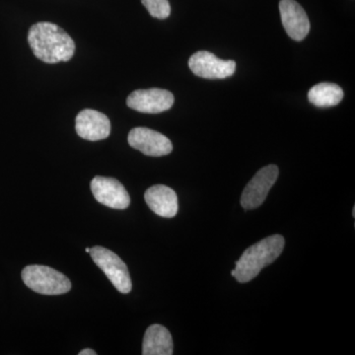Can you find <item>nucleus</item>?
Listing matches in <instances>:
<instances>
[{"mask_svg": "<svg viewBox=\"0 0 355 355\" xmlns=\"http://www.w3.org/2000/svg\"><path fill=\"white\" fill-rule=\"evenodd\" d=\"M28 43L34 53L46 64L69 62L76 53V44L62 28L50 22H40L31 26L28 33Z\"/></svg>", "mask_w": 355, "mask_h": 355, "instance_id": "obj_1", "label": "nucleus"}, {"mask_svg": "<svg viewBox=\"0 0 355 355\" xmlns=\"http://www.w3.org/2000/svg\"><path fill=\"white\" fill-rule=\"evenodd\" d=\"M286 245L284 236L275 234L266 237L245 250L236 261V266L231 275L240 284L251 282L260 275L266 266L272 265L282 254Z\"/></svg>", "mask_w": 355, "mask_h": 355, "instance_id": "obj_2", "label": "nucleus"}, {"mask_svg": "<svg viewBox=\"0 0 355 355\" xmlns=\"http://www.w3.org/2000/svg\"><path fill=\"white\" fill-rule=\"evenodd\" d=\"M26 286L43 295H60L71 289V282L64 273L46 266L31 265L22 270Z\"/></svg>", "mask_w": 355, "mask_h": 355, "instance_id": "obj_3", "label": "nucleus"}, {"mask_svg": "<svg viewBox=\"0 0 355 355\" xmlns=\"http://www.w3.org/2000/svg\"><path fill=\"white\" fill-rule=\"evenodd\" d=\"M93 261L107 275L110 282L121 293L128 294L132 291V284L130 272L125 261L118 254L104 247L90 248Z\"/></svg>", "mask_w": 355, "mask_h": 355, "instance_id": "obj_4", "label": "nucleus"}, {"mask_svg": "<svg viewBox=\"0 0 355 355\" xmlns=\"http://www.w3.org/2000/svg\"><path fill=\"white\" fill-rule=\"evenodd\" d=\"M279 169L277 165H268L252 178L241 196L243 209H258L265 202L270 189L279 178Z\"/></svg>", "mask_w": 355, "mask_h": 355, "instance_id": "obj_5", "label": "nucleus"}, {"mask_svg": "<svg viewBox=\"0 0 355 355\" xmlns=\"http://www.w3.org/2000/svg\"><path fill=\"white\" fill-rule=\"evenodd\" d=\"M175 98L165 89H140L133 91L127 99L128 106L146 114H159L168 111L174 105Z\"/></svg>", "mask_w": 355, "mask_h": 355, "instance_id": "obj_6", "label": "nucleus"}, {"mask_svg": "<svg viewBox=\"0 0 355 355\" xmlns=\"http://www.w3.org/2000/svg\"><path fill=\"white\" fill-rule=\"evenodd\" d=\"M189 67L195 76L205 79H225L236 70L234 60H223L209 51L193 53L189 60Z\"/></svg>", "mask_w": 355, "mask_h": 355, "instance_id": "obj_7", "label": "nucleus"}, {"mask_svg": "<svg viewBox=\"0 0 355 355\" xmlns=\"http://www.w3.org/2000/svg\"><path fill=\"white\" fill-rule=\"evenodd\" d=\"M128 141L132 148L153 157L168 155L173 150L171 140L150 128H132L128 133Z\"/></svg>", "mask_w": 355, "mask_h": 355, "instance_id": "obj_8", "label": "nucleus"}, {"mask_svg": "<svg viewBox=\"0 0 355 355\" xmlns=\"http://www.w3.org/2000/svg\"><path fill=\"white\" fill-rule=\"evenodd\" d=\"M91 191L98 202L113 209L130 207V198L125 187L114 178L96 176L91 181Z\"/></svg>", "mask_w": 355, "mask_h": 355, "instance_id": "obj_9", "label": "nucleus"}, {"mask_svg": "<svg viewBox=\"0 0 355 355\" xmlns=\"http://www.w3.org/2000/svg\"><path fill=\"white\" fill-rule=\"evenodd\" d=\"M279 12L287 35L294 41L304 40L310 31V21L302 6L295 0H280Z\"/></svg>", "mask_w": 355, "mask_h": 355, "instance_id": "obj_10", "label": "nucleus"}, {"mask_svg": "<svg viewBox=\"0 0 355 355\" xmlns=\"http://www.w3.org/2000/svg\"><path fill=\"white\" fill-rule=\"evenodd\" d=\"M76 130L81 139L97 141L109 137L111 123L106 114L95 110L86 109L77 114Z\"/></svg>", "mask_w": 355, "mask_h": 355, "instance_id": "obj_11", "label": "nucleus"}, {"mask_svg": "<svg viewBox=\"0 0 355 355\" xmlns=\"http://www.w3.org/2000/svg\"><path fill=\"white\" fill-rule=\"evenodd\" d=\"M144 200L154 214L165 218L177 216L179 202L176 191L164 184L150 187L144 193Z\"/></svg>", "mask_w": 355, "mask_h": 355, "instance_id": "obj_12", "label": "nucleus"}, {"mask_svg": "<svg viewBox=\"0 0 355 355\" xmlns=\"http://www.w3.org/2000/svg\"><path fill=\"white\" fill-rule=\"evenodd\" d=\"M142 354L172 355L173 338L170 331L161 324L149 327L144 334Z\"/></svg>", "mask_w": 355, "mask_h": 355, "instance_id": "obj_13", "label": "nucleus"}, {"mask_svg": "<svg viewBox=\"0 0 355 355\" xmlns=\"http://www.w3.org/2000/svg\"><path fill=\"white\" fill-rule=\"evenodd\" d=\"M343 98V89L338 84L322 83L312 87L308 93L310 103L319 108H329L340 104Z\"/></svg>", "mask_w": 355, "mask_h": 355, "instance_id": "obj_14", "label": "nucleus"}, {"mask_svg": "<svg viewBox=\"0 0 355 355\" xmlns=\"http://www.w3.org/2000/svg\"><path fill=\"white\" fill-rule=\"evenodd\" d=\"M147 11L154 18L166 19L171 14V6L168 0H141Z\"/></svg>", "mask_w": 355, "mask_h": 355, "instance_id": "obj_15", "label": "nucleus"}, {"mask_svg": "<svg viewBox=\"0 0 355 355\" xmlns=\"http://www.w3.org/2000/svg\"><path fill=\"white\" fill-rule=\"evenodd\" d=\"M97 354V352H94L93 349H86L81 350L80 352H79V355H96Z\"/></svg>", "mask_w": 355, "mask_h": 355, "instance_id": "obj_16", "label": "nucleus"}, {"mask_svg": "<svg viewBox=\"0 0 355 355\" xmlns=\"http://www.w3.org/2000/svg\"><path fill=\"white\" fill-rule=\"evenodd\" d=\"M85 252L86 253H90V248H86Z\"/></svg>", "mask_w": 355, "mask_h": 355, "instance_id": "obj_17", "label": "nucleus"}, {"mask_svg": "<svg viewBox=\"0 0 355 355\" xmlns=\"http://www.w3.org/2000/svg\"><path fill=\"white\" fill-rule=\"evenodd\" d=\"M352 214H354V217L355 216V207H354V210H352Z\"/></svg>", "mask_w": 355, "mask_h": 355, "instance_id": "obj_18", "label": "nucleus"}]
</instances>
